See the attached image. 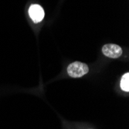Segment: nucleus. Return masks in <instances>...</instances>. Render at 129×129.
<instances>
[{"instance_id": "2", "label": "nucleus", "mask_w": 129, "mask_h": 129, "mask_svg": "<svg viewBox=\"0 0 129 129\" xmlns=\"http://www.w3.org/2000/svg\"><path fill=\"white\" fill-rule=\"evenodd\" d=\"M102 53L104 56L111 59H117L121 56L122 49L121 46L115 44H106L102 47Z\"/></svg>"}, {"instance_id": "3", "label": "nucleus", "mask_w": 129, "mask_h": 129, "mask_svg": "<svg viewBox=\"0 0 129 129\" xmlns=\"http://www.w3.org/2000/svg\"><path fill=\"white\" fill-rule=\"evenodd\" d=\"M29 14L34 22H40L44 17V10L40 5L34 4L29 7Z\"/></svg>"}, {"instance_id": "1", "label": "nucleus", "mask_w": 129, "mask_h": 129, "mask_svg": "<svg viewBox=\"0 0 129 129\" xmlns=\"http://www.w3.org/2000/svg\"><path fill=\"white\" fill-rule=\"evenodd\" d=\"M89 72V67L87 64L79 61L74 62L67 67V74L70 77L79 78Z\"/></svg>"}, {"instance_id": "4", "label": "nucleus", "mask_w": 129, "mask_h": 129, "mask_svg": "<svg viewBox=\"0 0 129 129\" xmlns=\"http://www.w3.org/2000/svg\"><path fill=\"white\" fill-rule=\"evenodd\" d=\"M120 86L122 90L125 92L129 91V74L128 73H126L121 77Z\"/></svg>"}]
</instances>
